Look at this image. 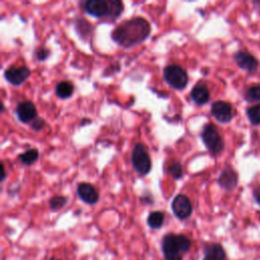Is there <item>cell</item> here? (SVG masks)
I'll return each mask as SVG.
<instances>
[{"label":"cell","instance_id":"cell-1","mask_svg":"<svg viewBox=\"0 0 260 260\" xmlns=\"http://www.w3.org/2000/svg\"><path fill=\"white\" fill-rule=\"evenodd\" d=\"M150 32V24L144 17L136 16L116 27L111 37L119 46L131 48L144 43L149 38Z\"/></svg>","mask_w":260,"mask_h":260},{"label":"cell","instance_id":"cell-2","mask_svg":"<svg viewBox=\"0 0 260 260\" xmlns=\"http://www.w3.org/2000/svg\"><path fill=\"white\" fill-rule=\"evenodd\" d=\"M83 10L98 19L114 21L124 10V3L120 0H88L82 3Z\"/></svg>","mask_w":260,"mask_h":260},{"label":"cell","instance_id":"cell-3","mask_svg":"<svg viewBox=\"0 0 260 260\" xmlns=\"http://www.w3.org/2000/svg\"><path fill=\"white\" fill-rule=\"evenodd\" d=\"M191 245V240L182 234L168 233L162 238V252L165 260H183Z\"/></svg>","mask_w":260,"mask_h":260},{"label":"cell","instance_id":"cell-4","mask_svg":"<svg viewBox=\"0 0 260 260\" xmlns=\"http://www.w3.org/2000/svg\"><path fill=\"white\" fill-rule=\"evenodd\" d=\"M200 136L205 148L213 155H219L223 152L224 149V141L214 124H205Z\"/></svg>","mask_w":260,"mask_h":260},{"label":"cell","instance_id":"cell-5","mask_svg":"<svg viewBox=\"0 0 260 260\" xmlns=\"http://www.w3.org/2000/svg\"><path fill=\"white\" fill-rule=\"evenodd\" d=\"M164 78L171 88L182 91L188 83V74L178 64H169L164 68Z\"/></svg>","mask_w":260,"mask_h":260},{"label":"cell","instance_id":"cell-6","mask_svg":"<svg viewBox=\"0 0 260 260\" xmlns=\"http://www.w3.org/2000/svg\"><path fill=\"white\" fill-rule=\"evenodd\" d=\"M131 163L135 171L141 175H147L151 170V160L147 148L143 144H136L132 149Z\"/></svg>","mask_w":260,"mask_h":260},{"label":"cell","instance_id":"cell-7","mask_svg":"<svg viewBox=\"0 0 260 260\" xmlns=\"http://www.w3.org/2000/svg\"><path fill=\"white\" fill-rule=\"evenodd\" d=\"M211 113L220 123L228 124L235 117V111L230 103L224 101H216L212 104Z\"/></svg>","mask_w":260,"mask_h":260},{"label":"cell","instance_id":"cell-8","mask_svg":"<svg viewBox=\"0 0 260 260\" xmlns=\"http://www.w3.org/2000/svg\"><path fill=\"white\" fill-rule=\"evenodd\" d=\"M233 58L238 65V67L242 71L246 72L247 74H255L259 68V60L251 53L247 51L239 50L235 52Z\"/></svg>","mask_w":260,"mask_h":260},{"label":"cell","instance_id":"cell-9","mask_svg":"<svg viewBox=\"0 0 260 260\" xmlns=\"http://www.w3.org/2000/svg\"><path fill=\"white\" fill-rule=\"evenodd\" d=\"M172 211L177 219L184 221L192 215L193 207L186 195L178 194L172 201Z\"/></svg>","mask_w":260,"mask_h":260},{"label":"cell","instance_id":"cell-10","mask_svg":"<svg viewBox=\"0 0 260 260\" xmlns=\"http://www.w3.org/2000/svg\"><path fill=\"white\" fill-rule=\"evenodd\" d=\"M31 75L30 69L23 65V66H10L4 72L5 79L13 84V85H21L23 84Z\"/></svg>","mask_w":260,"mask_h":260},{"label":"cell","instance_id":"cell-11","mask_svg":"<svg viewBox=\"0 0 260 260\" xmlns=\"http://www.w3.org/2000/svg\"><path fill=\"white\" fill-rule=\"evenodd\" d=\"M16 116L23 123H32L33 121L38 118L37 108L35 104L31 101H24L16 106Z\"/></svg>","mask_w":260,"mask_h":260},{"label":"cell","instance_id":"cell-12","mask_svg":"<svg viewBox=\"0 0 260 260\" xmlns=\"http://www.w3.org/2000/svg\"><path fill=\"white\" fill-rule=\"evenodd\" d=\"M218 183L226 191H233L239 184L238 173L231 167L224 168L218 178Z\"/></svg>","mask_w":260,"mask_h":260},{"label":"cell","instance_id":"cell-13","mask_svg":"<svg viewBox=\"0 0 260 260\" xmlns=\"http://www.w3.org/2000/svg\"><path fill=\"white\" fill-rule=\"evenodd\" d=\"M77 195L86 204H95L99 201V192L90 183H79L77 185Z\"/></svg>","mask_w":260,"mask_h":260},{"label":"cell","instance_id":"cell-14","mask_svg":"<svg viewBox=\"0 0 260 260\" xmlns=\"http://www.w3.org/2000/svg\"><path fill=\"white\" fill-rule=\"evenodd\" d=\"M227 253L220 243L207 244L203 249L202 260H226Z\"/></svg>","mask_w":260,"mask_h":260},{"label":"cell","instance_id":"cell-15","mask_svg":"<svg viewBox=\"0 0 260 260\" xmlns=\"http://www.w3.org/2000/svg\"><path fill=\"white\" fill-rule=\"evenodd\" d=\"M190 95H191L192 101L197 105H204V104L209 103L211 99V92L207 88V85L202 81L193 86Z\"/></svg>","mask_w":260,"mask_h":260},{"label":"cell","instance_id":"cell-16","mask_svg":"<svg viewBox=\"0 0 260 260\" xmlns=\"http://www.w3.org/2000/svg\"><path fill=\"white\" fill-rule=\"evenodd\" d=\"M74 84L68 80H62L55 86V93L61 99H67L74 94Z\"/></svg>","mask_w":260,"mask_h":260},{"label":"cell","instance_id":"cell-17","mask_svg":"<svg viewBox=\"0 0 260 260\" xmlns=\"http://www.w3.org/2000/svg\"><path fill=\"white\" fill-rule=\"evenodd\" d=\"M165 223V215L160 211L152 212L148 217V224L149 227L153 230H159L163 227Z\"/></svg>","mask_w":260,"mask_h":260},{"label":"cell","instance_id":"cell-18","mask_svg":"<svg viewBox=\"0 0 260 260\" xmlns=\"http://www.w3.org/2000/svg\"><path fill=\"white\" fill-rule=\"evenodd\" d=\"M39 159V150L37 149H29L19 155V160L22 164L31 166Z\"/></svg>","mask_w":260,"mask_h":260},{"label":"cell","instance_id":"cell-19","mask_svg":"<svg viewBox=\"0 0 260 260\" xmlns=\"http://www.w3.org/2000/svg\"><path fill=\"white\" fill-rule=\"evenodd\" d=\"M246 115L251 125L253 126L260 125V103L251 107H248L246 109Z\"/></svg>","mask_w":260,"mask_h":260},{"label":"cell","instance_id":"cell-20","mask_svg":"<svg viewBox=\"0 0 260 260\" xmlns=\"http://www.w3.org/2000/svg\"><path fill=\"white\" fill-rule=\"evenodd\" d=\"M167 173L172 176L173 178H174L175 180H179L182 178L183 176V168H182V165L175 161V162H173L171 163L168 168H167Z\"/></svg>","mask_w":260,"mask_h":260},{"label":"cell","instance_id":"cell-21","mask_svg":"<svg viewBox=\"0 0 260 260\" xmlns=\"http://www.w3.org/2000/svg\"><path fill=\"white\" fill-rule=\"evenodd\" d=\"M244 98L247 102H260V84H254L248 88Z\"/></svg>","mask_w":260,"mask_h":260},{"label":"cell","instance_id":"cell-22","mask_svg":"<svg viewBox=\"0 0 260 260\" xmlns=\"http://www.w3.org/2000/svg\"><path fill=\"white\" fill-rule=\"evenodd\" d=\"M66 202H67V198L65 196L56 195L49 200V205L52 211H59L66 204Z\"/></svg>","mask_w":260,"mask_h":260},{"label":"cell","instance_id":"cell-23","mask_svg":"<svg viewBox=\"0 0 260 260\" xmlns=\"http://www.w3.org/2000/svg\"><path fill=\"white\" fill-rule=\"evenodd\" d=\"M50 55V50H48L47 48L44 47H40L37 48V50L35 51V56L39 60V61H44L46 60Z\"/></svg>","mask_w":260,"mask_h":260},{"label":"cell","instance_id":"cell-24","mask_svg":"<svg viewBox=\"0 0 260 260\" xmlns=\"http://www.w3.org/2000/svg\"><path fill=\"white\" fill-rule=\"evenodd\" d=\"M46 123H45V120L42 118H36L33 122L31 123V127L35 130V131H40L45 127Z\"/></svg>","mask_w":260,"mask_h":260},{"label":"cell","instance_id":"cell-25","mask_svg":"<svg viewBox=\"0 0 260 260\" xmlns=\"http://www.w3.org/2000/svg\"><path fill=\"white\" fill-rule=\"evenodd\" d=\"M252 195H253V199L254 201L260 206V186H257L253 189L252 191Z\"/></svg>","mask_w":260,"mask_h":260},{"label":"cell","instance_id":"cell-26","mask_svg":"<svg viewBox=\"0 0 260 260\" xmlns=\"http://www.w3.org/2000/svg\"><path fill=\"white\" fill-rule=\"evenodd\" d=\"M1 168H2V174H3L1 180L4 181L5 180V177H6V174H5V168H4V164L3 163H1Z\"/></svg>","mask_w":260,"mask_h":260},{"label":"cell","instance_id":"cell-27","mask_svg":"<svg viewBox=\"0 0 260 260\" xmlns=\"http://www.w3.org/2000/svg\"><path fill=\"white\" fill-rule=\"evenodd\" d=\"M253 4L255 6H258V8H260V1H253Z\"/></svg>","mask_w":260,"mask_h":260},{"label":"cell","instance_id":"cell-28","mask_svg":"<svg viewBox=\"0 0 260 260\" xmlns=\"http://www.w3.org/2000/svg\"><path fill=\"white\" fill-rule=\"evenodd\" d=\"M49 260H57V259H55V258H54V257H51V258H50V259H49Z\"/></svg>","mask_w":260,"mask_h":260}]
</instances>
